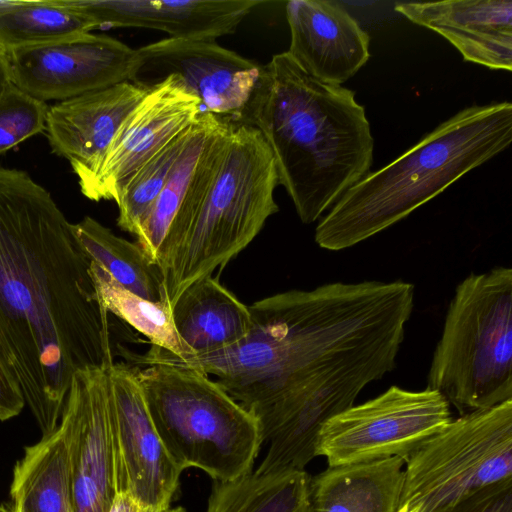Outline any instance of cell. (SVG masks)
Wrapping results in <instances>:
<instances>
[{"instance_id": "1", "label": "cell", "mask_w": 512, "mask_h": 512, "mask_svg": "<svg viewBox=\"0 0 512 512\" xmlns=\"http://www.w3.org/2000/svg\"><path fill=\"white\" fill-rule=\"evenodd\" d=\"M414 299L403 280L289 290L248 306L251 329L227 349L179 359L152 346L134 360L215 376L257 419L267 463L304 470L322 426L395 369Z\"/></svg>"}, {"instance_id": "2", "label": "cell", "mask_w": 512, "mask_h": 512, "mask_svg": "<svg viewBox=\"0 0 512 512\" xmlns=\"http://www.w3.org/2000/svg\"><path fill=\"white\" fill-rule=\"evenodd\" d=\"M90 263L51 194L0 167V355L42 437L57 429L73 375L114 363Z\"/></svg>"}, {"instance_id": "3", "label": "cell", "mask_w": 512, "mask_h": 512, "mask_svg": "<svg viewBox=\"0 0 512 512\" xmlns=\"http://www.w3.org/2000/svg\"><path fill=\"white\" fill-rule=\"evenodd\" d=\"M235 121L261 133L304 224L317 221L373 162L370 123L355 92L312 77L287 51L262 65Z\"/></svg>"}, {"instance_id": "4", "label": "cell", "mask_w": 512, "mask_h": 512, "mask_svg": "<svg viewBox=\"0 0 512 512\" xmlns=\"http://www.w3.org/2000/svg\"><path fill=\"white\" fill-rule=\"evenodd\" d=\"M512 141V104L472 105L426 134L402 155L367 173L321 218L315 242L340 251L410 215Z\"/></svg>"}, {"instance_id": "5", "label": "cell", "mask_w": 512, "mask_h": 512, "mask_svg": "<svg viewBox=\"0 0 512 512\" xmlns=\"http://www.w3.org/2000/svg\"><path fill=\"white\" fill-rule=\"evenodd\" d=\"M272 152L261 133L231 121L225 150L182 240L160 268L165 301L173 307L195 281L212 275L241 252L279 208Z\"/></svg>"}, {"instance_id": "6", "label": "cell", "mask_w": 512, "mask_h": 512, "mask_svg": "<svg viewBox=\"0 0 512 512\" xmlns=\"http://www.w3.org/2000/svg\"><path fill=\"white\" fill-rule=\"evenodd\" d=\"M134 371L156 431L182 471L199 468L218 482L252 471L263 443L259 423L215 380L167 363Z\"/></svg>"}, {"instance_id": "7", "label": "cell", "mask_w": 512, "mask_h": 512, "mask_svg": "<svg viewBox=\"0 0 512 512\" xmlns=\"http://www.w3.org/2000/svg\"><path fill=\"white\" fill-rule=\"evenodd\" d=\"M460 415L512 400V270L471 273L456 287L427 387Z\"/></svg>"}, {"instance_id": "8", "label": "cell", "mask_w": 512, "mask_h": 512, "mask_svg": "<svg viewBox=\"0 0 512 512\" xmlns=\"http://www.w3.org/2000/svg\"><path fill=\"white\" fill-rule=\"evenodd\" d=\"M512 480V400L451 420L406 459L400 507L449 512Z\"/></svg>"}, {"instance_id": "9", "label": "cell", "mask_w": 512, "mask_h": 512, "mask_svg": "<svg viewBox=\"0 0 512 512\" xmlns=\"http://www.w3.org/2000/svg\"><path fill=\"white\" fill-rule=\"evenodd\" d=\"M451 420L450 404L439 392L393 385L329 419L318 433L315 455L330 467L393 456L405 461Z\"/></svg>"}, {"instance_id": "10", "label": "cell", "mask_w": 512, "mask_h": 512, "mask_svg": "<svg viewBox=\"0 0 512 512\" xmlns=\"http://www.w3.org/2000/svg\"><path fill=\"white\" fill-rule=\"evenodd\" d=\"M203 112L200 99L176 75L166 77L127 117L96 168L78 179L82 194L118 203L133 176Z\"/></svg>"}, {"instance_id": "11", "label": "cell", "mask_w": 512, "mask_h": 512, "mask_svg": "<svg viewBox=\"0 0 512 512\" xmlns=\"http://www.w3.org/2000/svg\"><path fill=\"white\" fill-rule=\"evenodd\" d=\"M132 83L147 90L169 75L200 99L204 112L237 120L248 103L262 65L216 41L165 38L136 49Z\"/></svg>"}, {"instance_id": "12", "label": "cell", "mask_w": 512, "mask_h": 512, "mask_svg": "<svg viewBox=\"0 0 512 512\" xmlns=\"http://www.w3.org/2000/svg\"><path fill=\"white\" fill-rule=\"evenodd\" d=\"M12 83L43 102L131 81L136 49L91 32L7 53Z\"/></svg>"}, {"instance_id": "13", "label": "cell", "mask_w": 512, "mask_h": 512, "mask_svg": "<svg viewBox=\"0 0 512 512\" xmlns=\"http://www.w3.org/2000/svg\"><path fill=\"white\" fill-rule=\"evenodd\" d=\"M109 375L117 493L128 492L146 512H160L169 507L182 470L156 431L134 368L114 362Z\"/></svg>"}, {"instance_id": "14", "label": "cell", "mask_w": 512, "mask_h": 512, "mask_svg": "<svg viewBox=\"0 0 512 512\" xmlns=\"http://www.w3.org/2000/svg\"><path fill=\"white\" fill-rule=\"evenodd\" d=\"M109 367L73 375L59 422L69 444L74 512H108L117 493Z\"/></svg>"}, {"instance_id": "15", "label": "cell", "mask_w": 512, "mask_h": 512, "mask_svg": "<svg viewBox=\"0 0 512 512\" xmlns=\"http://www.w3.org/2000/svg\"><path fill=\"white\" fill-rule=\"evenodd\" d=\"M95 29L138 27L170 38L215 41L233 33L260 0H60Z\"/></svg>"}, {"instance_id": "16", "label": "cell", "mask_w": 512, "mask_h": 512, "mask_svg": "<svg viewBox=\"0 0 512 512\" xmlns=\"http://www.w3.org/2000/svg\"><path fill=\"white\" fill-rule=\"evenodd\" d=\"M148 91L125 81L49 106L45 132L52 152L68 160L78 179L88 175Z\"/></svg>"}, {"instance_id": "17", "label": "cell", "mask_w": 512, "mask_h": 512, "mask_svg": "<svg viewBox=\"0 0 512 512\" xmlns=\"http://www.w3.org/2000/svg\"><path fill=\"white\" fill-rule=\"evenodd\" d=\"M285 12L291 34L287 52L312 77L342 85L369 60V35L342 6L291 0Z\"/></svg>"}, {"instance_id": "18", "label": "cell", "mask_w": 512, "mask_h": 512, "mask_svg": "<svg viewBox=\"0 0 512 512\" xmlns=\"http://www.w3.org/2000/svg\"><path fill=\"white\" fill-rule=\"evenodd\" d=\"M395 11L446 38L464 60L512 69V1L401 2Z\"/></svg>"}, {"instance_id": "19", "label": "cell", "mask_w": 512, "mask_h": 512, "mask_svg": "<svg viewBox=\"0 0 512 512\" xmlns=\"http://www.w3.org/2000/svg\"><path fill=\"white\" fill-rule=\"evenodd\" d=\"M405 461L393 456L328 466L310 478L313 512H397Z\"/></svg>"}, {"instance_id": "20", "label": "cell", "mask_w": 512, "mask_h": 512, "mask_svg": "<svg viewBox=\"0 0 512 512\" xmlns=\"http://www.w3.org/2000/svg\"><path fill=\"white\" fill-rule=\"evenodd\" d=\"M172 315L178 335L194 356L235 345L252 326L248 306L212 275L188 286L174 303Z\"/></svg>"}, {"instance_id": "21", "label": "cell", "mask_w": 512, "mask_h": 512, "mask_svg": "<svg viewBox=\"0 0 512 512\" xmlns=\"http://www.w3.org/2000/svg\"><path fill=\"white\" fill-rule=\"evenodd\" d=\"M10 496L19 512H74L69 444L60 424L25 447L13 470Z\"/></svg>"}, {"instance_id": "22", "label": "cell", "mask_w": 512, "mask_h": 512, "mask_svg": "<svg viewBox=\"0 0 512 512\" xmlns=\"http://www.w3.org/2000/svg\"><path fill=\"white\" fill-rule=\"evenodd\" d=\"M310 478L305 470L251 471L215 481L206 512H313Z\"/></svg>"}, {"instance_id": "23", "label": "cell", "mask_w": 512, "mask_h": 512, "mask_svg": "<svg viewBox=\"0 0 512 512\" xmlns=\"http://www.w3.org/2000/svg\"><path fill=\"white\" fill-rule=\"evenodd\" d=\"M72 230L89 259L120 285L147 300L165 301L161 271L137 243L115 235L90 216L72 224Z\"/></svg>"}, {"instance_id": "24", "label": "cell", "mask_w": 512, "mask_h": 512, "mask_svg": "<svg viewBox=\"0 0 512 512\" xmlns=\"http://www.w3.org/2000/svg\"><path fill=\"white\" fill-rule=\"evenodd\" d=\"M95 29L60 0H0V50L10 53Z\"/></svg>"}, {"instance_id": "25", "label": "cell", "mask_w": 512, "mask_h": 512, "mask_svg": "<svg viewBox=\"0 0 512 512\" xmlns=\"http://www.w3.org/2000/svg\"><path fill=\"white\" fill-rule=\"evenodd\" d=\"M90 275L100 305L120 318L152 346L162 348L179 359L194 356L175 328L172 307L165 301L142 298L120 285L101 265L91 261Z\"/></svg>"}, {"instance_id": "26", "label": "cell", "mask_w": 512, "mask_h": 512, "mask_svg": "<svg viewBox=\"0 0 512 512\" xmlns=\"http://www.w3.org/2000/svg\"><path fill=\"white\" fill-rule=\"evenodd\" d=\"M192 125L160 150L129 181L117 203V225L122 230L135 235L162 191Z\"/></svg>"}, {"instance_id": "27", "label": "cell", "mask_w": 512, "mask_h": 512, "mask_svg": "<svg viewBox=\"0 0 512 512\" xmlns=\"http://www.w3.org/2000/svg\"><path fill=\"white\" fill-rule=\"evenodd\" d=\"M49 106L12 84L0 96V155L45 131Z\"/></svg>"}, {"instance_id": "28", "label": "cell", "mask_w": 512, "mask_h": 512, "mask_svg": "<svg viewBox=\"0 0 512 512\" xmlns=\"http://www.w3.org/2000/svg\"><path fill=\"white\" fill-rule=\"evenodd\" d=\"M449 512H512V480L483 489Z\"/></svg>"}, {"instance_id": "29", "label": "cell", "mask_w": 512, "mask_h": 512, "mask_svg": "<svg viewBox=\"0 0 512 512\" xmlns=\"http://www.w3.org/2000/svg\"><path fill=\"white\" fill-rule=\"evenodd\" d=\"M25 406L20 386L0 355V421L18 416Z\"/></svg>"}, {"instance_id": "30", "label": "cell", "mask_w": 512, "mask_h": 512, "mask_svg": "<svg viewBox=\"0 0 512 512\" xmlns=\"http://www.w3.org/2000/svg\"><path fill=\"white\" fill-rule=\"evenodd\" d=\"M108 512H146L143 507L128 493H116Z\"/></svg>"}, {"instance_id": "31", "label": "cell", "mask_w": 512, "mask_h": 512, "mask_svg": "<svg viewBox=\"0 0 512 512\" xmlns=\"http://www.w3.org/2000/svg\"><path fill=\"white\" fill-rule=\"evenodd\" d=\"M11 68L7 53L0 50V96L12 85Z\"/></svg>"}, {"instance_id": "32", "label": "cell", "mask_w": 512, "mask_h": 512, "mask_svg": "<svg viewBox=\"0 0 512 512\" xmlns=\"http://www.w3.org/2000/svg\"><path fill=\"white\" fill-rule=\"evenodd\" d=\"M0 512H19V510L11 501H9L0 504Z\"/></svg>"}, {"instance_id": "33", "label": "cell", "mask_w": 512, "mask_h": 512, "mask_svg": "<svg viewBox=\"0 0 512 512\" xmlns=\"http://www.w3.org/2000/svg\"><path fill=\"white\" fill-rule=\"evenodd\" d=\"M160 512H186V511L182 507H175V508L168 507V508H166V509H164V510H162Z\"/></svg>"}, {"instance_id": "34", "label": "cell", "mask_w": 512, "mask_h": 512, "mask_svg": "<svg viewBox=\"0 0 512 512\" xmlns=\"http://www.w3.org/2000/svg\"><path fill=\"white\" fill-rule=\"evenodd\" d=\"M397 512H418V508L408 509L407 506L403 505Z\"/></svg>"}]
</instances>
